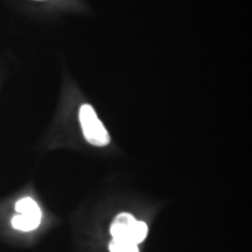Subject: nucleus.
Masks as SVG:
<instances>
[{
	"label": "nucleus",
	"mask_w": 252,
	"mask_h": 252,
	"mask_svg": "<svg viewBox=\"0 0 252 252\" xmlns=\"http://www.w3.org/2000/svg\"><path fill=\"white\" fill-rule=\"evenodd\" d=\"M117 252H139V249H138L137 244L124 241L122 242L121 245H119Z\"/></svg>",
	"instance_id": "423d86ee"
},
{
	"label": "nucleus",
	"mask_w": 252,
	"mask_h": 252,
	"mask_svg": "<svg viewBox=\"0 0 252 252\" xmlns=\"http://www.w3.org/2000/svg\"><path fill=\"white\" fill-rule=\"evenodd\" d=\"M137 220L130 214H119L112 222L111 225V235L115 239H121V241H130L131 232ZM132 243V242H131Z\"/></svg>",
	"instance_id": "f03ea898"
},
{
	"label": "nucleus",
	"mask_w": 252,
	"mask_h": 252,
	"mask_svg": "<svg viewBox=\"0 0 252 252\" xmlns=\"http://www.w3.org/2000/svg\"><path fill=\"white\" fill-rule=\"evenodd\" d=\"M147 231H149V228H147L146 223L140 222V220H137L133 226V230H132V232H131L130 241L132 242V243L138 245L139 243H141L145 238H146Z\"/></svg>",
	"instance_id": "39448f33"
},
{
	"label": "nucleus",
	"mask_w": 252,
	"mask_h": 252,
	"mask_svg": "<svg viewBox=\"0 0 252 252\" xmlns=\"http://www.w3.org/2000/svg\"><path fill=\"white\" fill-rule=\"evenodd\" d=\"M80 122L88 143L94 146H105L110 143L108 131L97 117L93 106L89 104H84L80 109Z\"/></svg>",
	"instance_id": "f257e3e1"
},
{
	"label": "nucleus",
	"mask_w": 252,
	"mask_h": 252,
	"mask_svg": "<svg viewBox=\"0 0 252 252\" xmlns=\"http://www.w3.org/2000/svg\"><path fill=\"white\" fill-rule=\"evenodd\" d=\"M15 210L19 214H27V215H42L39 206H37L35 201L31 197L21 198L15 204Z\"/></svg>",
	"instance_id": "20e7f679"
},
{
	"label": "nucleus",
	"mask_w": 252,
	"mask_h": 252,
	"mask_svg": "<svg viewBox=\"0 0 252 252\" xmlns=\"http://www.w3.org/2000/svg\"><path fill=\"white\" fill-rule=\"evenodd\" d=\"M42 215H27V214H19L12 220V225L14 229L21 231H31L36 229L41 222Z\"/></svg>",
	"instance_id": "7ed1b4c3"
}]
</instances>
